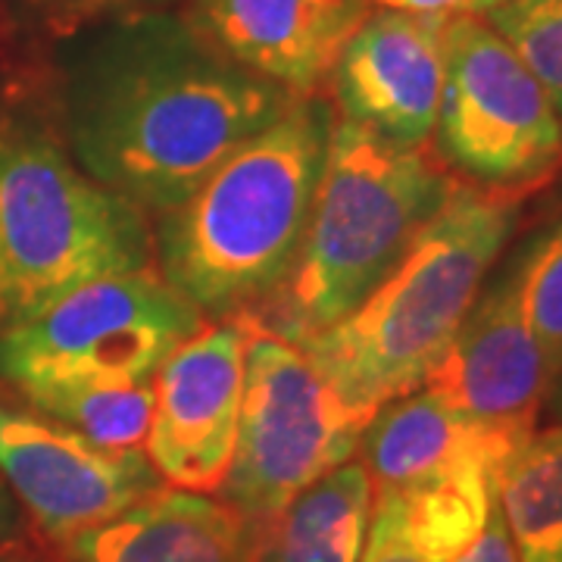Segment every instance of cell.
Wrapping results in <instances>:
<instances>
[{
    "mask_svg": "<svg viewBox=\"0 0 562 562\" xmlns=\"http://www.w3.org/2000/svg\"><path fill=\"white\" fill-rule=\"evenodd\" d=\"M63 79L69 157L138 210L166 213L297 101L225 60L181 16L94 25Z\"/></svg>",
    "mask_w": 562,
    "mask_h": 562,
    "instance_id": "1",
    "label": "cell"
},
{
    "mask_svg": "<svg viewBox=\"0 0 562 562\" xmlns=\"http://www.w3.org/2000/svg\"><path fill=\"white\" fill-rule=\"evenodd\" d=\"M335 122L325 98H297L191 198L160 213L154 241L160 276L201 316L262 303L291 272Z\"/></svg>",
    "mask_w": 562,
    "mask_h": 562,
    "instance_id": "2",
    "label": "cell"
},
{
    "mask_svg": "<svg viewBox=\"0 0 562 562\" xmlns=\"http://www.w3.org/2000/svg\"><path fill=\"white\" fill-rule=\"evenodd\" d=\"M516 222L513 194L457 188L347 319L297 344L347 413L372 422L382 406L422 387L482 294Z\"/></svg>",
    "mask_w": 562,
    "mask_h": 562,
    "instance_id": "3",
    "label": "cell"
},
{
    "mask_svg": "<svg viewBox=\"0 0 562 562\" xmlns=\"http://www.w3.org/2000/svg\"><path fill=\"white\" fill-rule=\"evenodd\" d=\"M453 191V179L425 147H401L353 122H335L297 260L262 301L257 328L301 344L347 319Z\"/></svg>",
    "mask_w": 562,
    "mask_h": 562,
    "instance_id": "4",
    "label": "cell"
},
{
    "mask_svg": "<svg viewBox=\"0 0 562 562\" xmlns=\"http://www.w3.org/2000/svg\"><path fill=\"white\" fill-rule=\"evenodd\" d=\"M138 206L79 169L32 113L0 106V331L88 281L150 266Z\"/></svg>",
    "mask_w": 562,
    "mask_h": 562,
    "instance_id": "5",
    "label": "cell"
},
{
    "mask_svg": "<svg viewBox=\"0 0 562 562\" xmlns=\"http://www.w3.org/2000/svg\"><path fill=\"white\" fill-rule=\"evenodd\" d=\"M203 316L150 266L88 281L0 331V379L16 391L54 382H150Z\"/></svg>",
    "mask_w": 562,
    "mask_h": 562,
    "instance_id": "6",
    "label": "cell"
},
{
    "mask_svg": "<svg viewBox=\"0 0 562 562\" xmlns=\"http://www.w3.org/2000/svg\"><path fill=\"white\" fill-rule=\"evenodd\" d=\"M366 425L297 344L247 328L241 419L222 497L269 535L303 487L353 457Z\"/></svg>",
    "mask_w": 562,
    "mask_h": 562,
    "instance_id": "7",
    "label": "cell"
},
{
    "mask_svg": "<svg viewBox=\"0 0 562 562\" xmlns=\"http://www.w3.org/2000/svg\"><path fill=\"white\" fill-rule=\"evenodd\" d=\"M438 150L494 194H519L562 166V120L516 50L472 13L443 29Z\"/></svg>",
    "mask_w": 562,
    "mask_h": 562,
    "instance_id": "8",
    "label": "cell"
},
{
    "mask_svg": "<svg viewBox=\"0 0 562 562\" xmlns=\"http://www.w3.org/2000/svg\"><path fill=\"white\" fill-rule=\"evenodd\" d=\"M0 479L54 543L162 487L144 450H101L60 422L0 403Z\"/></svg>",
    "mask_w": 562,
    "mask_h": 562,
    "instance_id": "9",
    "label": "cell"
},
{
    "mask_svg": "<svg viewBox=\"0 0 562 562\" xmlns=\"http://www.w3.org/2000/svg\"><path fill=\"white\" fill-rule=\"evenodd\" d=\"M244 322L201 328L162 362L147 431V460L179 491H220L238 441L244 397Z\"/></svg>",
    "mask_w": 562,
    "mask_h": 562,
    "instance_id": "10",
    "label": "cell"
},
{
    "mask_svg": "<svg viewBox=\"0 0 562 562\" xmlns=\"http://www.w3.org/2000/svg\"><path fill=\"white\" fill-rule=\"evenodd\" d=\"M450 16L369 13L331 69L344 120L401 147H425L443 91V29Z\"/></svg>",
    "mask_w": 562,
    "mask_h": 562,
    "instance_id": "11",
    "label": "cell"
},
{
    "mask_svg": "<svg viewBox=\"0 0 562 562\" xmlns=\"http://www.w3.org/2000/svg\"><path fill=\"white\" fill-rule=\"evenodd\" d=\"M422 384L465 419L535 431L550 379L541 347L525 322L516 260L475 297L460 331Z\"/></svg>",
    "mask_w": 562,
    "mask_h": 562,
    "instance_id": "12",
    "label": "cell"
},
{
    "mask_svg": "<svg viewBox=\"0 0 562 562\" xmlns=\"http://www.w3.org/2000/svg\"><path fill=\"white\" fill-rule=\"evenodd\" d=\"M369 16V0H188L181 20L225 60L306 98Z\"/></svg>",
    "mask_w": 562,
    "mask_h": 562,
    "instance_id": "13",
    "label": "cell"
},
{
    "mask_svg": "<svg viewBox=\"0 0 562 562\" xmlns=\"http://www.w3.org/2000/svg\"><path fill=\"white\" fill-rule=\"evenodd\" d=\"M60 547L69 562H262L266 531L225 501L160 487Z\"/></svg>",
    "mask_w": 562,
    "mask_h": 562,
    "instance_id": "14",
    "label": "cell"
},
{
    "mask_svg": "<svg viewBox=\"0 0 562 562\" xmlns=\"http://www.w3.org/2000/svg\"><path fill=\"white\" fill-rule=\"evenodd\" d=\"M535 431L465 419L431 391L382 406L362 431V465L375 491L403 494L469 462L506 469Z\"/></svg>",
    "mask_w": 562,
    "mask_h": 562,
    "instance_id": "15",
    "label": "cell"
},
{
    "mask_svg": "<svg viewBox=\"0 0 562 562\" xmlns=\"http://www.w3.org/2000/svg\"><path fill=\"white\" fill-rule=\"evenodd\" d=\"M375 487L362 462H341L303 487L266 535L262 562H360Z\"/></svg>",
    "mask_w": 562,
    "mask_h": 562,
    "instance_id": "16",
    "label": "cell"
},
{
    "mask_svg": "<svg viewBox=\"0 0 562 562\" xmlns=\"http://www.w3.org/2000/svg\"><path fill=\"white\" fill-rule=\"evenodd\" d=\"M497 497L519 562H562V425L522 443Z\"/></svg>",
    "mask_w": 562,
    "mask_h": 562,
    "instance_id": "17",
    "label": "cell"
},
{
    "mask_svg": "<svg viewBox=\"0 0 562 562\" xmlns=\"http://www.w3.org/2000/svg\"><path fill=\"white\" fill-rule=\"evenodd\" d=\"M20 394L41 416L101 450H140L157 403L150 382H54Z\"/></svg>",
    "mask_w": 562,
    "mask_h": 562,
    "instance_id": "18",
    "label": "cell"
},
{
    "mask_svg": "<svg viewBox=\"0 0 562 562\" xmlns=\"http://www.w3.org/2000/svg\"><path fill=\"white\" fill-rule=\"evenodd\" d=\"M501 472L469 462L431 482L403 491V516L413 543L428 562H447L475 541L497 501Z\"/></svg>",
    "mask_w": 562,
    "mask_h": 562,
    "instance_id": "19",
    "label": "cell"
},
{
    "mask_svg": "<svg viewBox=\"0 0 562 562\" xmlns=\"http://www.w3.org/2000/svg\"><path fill=\"white\" fill-rule=\"evenodd\" d=\"M519 301L535 341L541 347L550 387L562 372V220L516 257Z\"/></svg>",
    "mask_w": 562,
    "mask_h": 562,
    "instance_id": "20",
    "label": "cell"
},
{
    "mask_svg": "<svg viewBox=\"0 0 562 562\" xmlns=\"http://www.w3.org/2000/svg\"><path fill=\"white\" fill-rule=\"evenodd\" d=\"M484 16L528 66L562 120V0H506Z\"/></svg>",
    "mask_w": 562,
    "mask_h": 562,
    "instance_id": "21",
    "label": "cell"
},
{
    "mask_svg": "<svg viewBox=\"0 0 562 562\" xmlns=\"http://www.w3.org/2000/svg\"><path fill=\"white\" fill-rule=\"evenodd\" d=\"M166 0H20V7L41 29L69 38L103 22L154 13Z\"/></svg>",
    "mask_w": 562,
    "mask_h": 562,
    "instance_id": "22",
    "label": "cell"
},
{
    "mask_svg": "<svg viewBox=\"0 0 562 562\" xmlns=\"http://www.w3.org/2000/svg\"><path fill=\"white\" fill-rule=\"evenodd\" d=\"M360 562H428L422 557L419 547L413 543L409 531H406L401 494L375 491L369 535H366Z\"/></svg>",
    "mask_w": 562,
    "mask_h": 562,
    "instance_id": "23",
    "label": "cell"
},
{
    "mask_svg": "<svg viewBox=\"0 0 562 562\" xmlns=\"http://www.w3.org/2000/svg\"><path fill=\"white\" fill-rule=\"evenodd\" d=\"M447 562H519L516 543L509 538V528H506V519H503L501 497L491 506V516H487L482 531L475 535V541L465 543L460 553Z\"/></svg>",
    "mask_w": 562,
    "mask_h": 562,
    "instance_id": "24",
    "label": "cell"
},
{
    "mask_svg": "<svg viewBox=\"0 0 562 562\" xmlns=\"http://www.w3.org/2000/svg\"><path fill=\"white\" fill-rule=\"evenodd\" d=\"M387 10H401V13H428V16H453L465 13L469 0H375Z\"/></svg>",
    "mask_w": 562,
    "mask_h": 562,
    "instance_id": "25",
    "label": "cell"
},
{
    "mask_svg": "<svg viewBox=\"0 0 562 562\" xmlns=\"http://www.w3.org/2000/svg\"><path fill=\"white\" fill-rule=\"evenodd\" d=\"M20 531H22L20 506H16V501H13V494H10L7 482L0 479V547L20 541Z\"/></svg>",
    "mask_w": 562,
    "mask_h": 562,
    "instance_id": "26",
    "label": "cell"
},
{
    "mask_svg": "<svg viewBox=\"0 0 562 562\" xmlns=\"http://www.w3.org/2000/svg\"><path fill=\"white\" fill-rule=\"evenodd\" d=\"M0 562H50V560H44V557L32 553V550H25V547L16 541V543L0 547Z\"/></svg>",
    "mask_w": 562,
    "mask_h": 562,
    "instance_id": "27",
    "label": "cell"
},
{
    "mask_svg": "<svg viewBox=\"0 0 562 562\" xmlns=\"http://www.w3.org/2000/svg\"><path fill=\"white\" fill-rule=\"evenodd\" d=\"M506 0H469V7H465V13H487V10H494V7H501Z\"/></svg>",
    "mask_w": 562,
    "mask_h": 562,
    "instance_id": "28",
    "label": "cell"
},
{
    "mask_svg": "<svg viewBox=\"0 0 562 562\" xmlns=\"http://www.w3.org/2000/svg\"><path fill=\"white\" fill-rule=\"evenodd\" d=\"M553 394H550V403H553V413L560 416L562 419V372H560V379L553 382V387H550Z\"/></svg>",
    "mask_w": 562,
    "mask_h": 562,
    "instance_id": "29",
    "label": "cell"
}]
</instances>
